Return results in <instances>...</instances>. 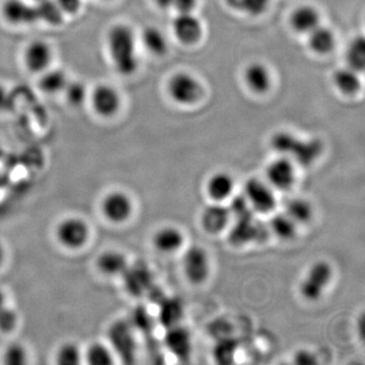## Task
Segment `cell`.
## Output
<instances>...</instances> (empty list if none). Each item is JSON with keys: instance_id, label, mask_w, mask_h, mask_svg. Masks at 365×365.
<instances>
[{"instance_id": "6da1fadb", "label": "cell", "mask_w": 365, "mask_h": 365, "mask_svg": "<svg viewBox=\"0 0 365 365\" xmlns=\"http://www.w3.org/2000/svg\"><path fill=\"white\" fill-rule=\"evenodd\" d=\"M110 59L118 74L131 76L139 68L137 53V36L133 29L126 24L112 26L106 37Z\"/></svg>"}, {"instance_id": "7a4b0ae2", "label": "cell", "mask_w": 365, "mask_h": 365, "mask_svg": "<svg viewBox=\"0 0 365 365\" xmlns=\"http://www.w3.org/2000/svg\"><path fill=\"white\" fill-rule=\"evenodd\" d=\"M270 145L280 157L289 158L294 165L311 167L321 158L324 145L319 139H302L287 131H279L271 137Z\"/></svg>"}, {"instance_id": "3957f363", "label": "cell", "mask_w": 365, "mask_h": 365, "mask_svg": "<svg viewBox=\"0 0 365 365\" xmlns=\"http://www.w3.org/2000/svg\"><path fill=\"white\" fill-rule=\"evenodd\" d=\"M333 278V268L327 261H318L309 267L300 283L299 294L307 302H318Z\"/></svg>"}, {"instance_id": "277c9868", "label": "cell", "mask_w": 365, "mask_h": 365, "mask_svg": "<svg viewBox=\"0 0 365 365\" xmlns=\"http://www.w3.org/2000/svg\"><path fill=\"white\" fill-rule=\"evenodd\" d=\"M168 93L177 104L193 105L202 97L203 86L192 74L178 72L168 83Z\"/></svg>"}, {"instance_id": "5b68a950", "label": "cell", "mask_w": 365, "mask_h": 365, "mask_svg": "<svg viewBox=\"0 0 365 365\" xmlns=\"http://www.w3.org/2000/svg\"><path fill=\"white\" fill-rule=\"evenodd\" d=\"M57 241L68 250L83 248L91 237V228L83 218L71 216L58 223L55 230Z\"/></svg>"}, {"instance_id": "8992f818", "label": "cell", "mask_w": 365, "mask_h": 365, "mask_svg": "<svg viewBox=\"0 0 365 365\" xmlns=\"http://www.w3.org/2000/svg\"><path fill=\"white\" fill-rule=\"evenodd\" d=\"M273 190L268 182L251 178L245 185L244 196L254 212L268 215L277 205V199Z\"/></svg>"}, {"instance_id": "52a82bcc", "label": "cell", "mask_w": 365, "mask_h": 365, "mask_svg": "<svg viewBox=\"0 0 365 365\" xmlns=\"http://www.w3.org/2000/svg\"><path fill=\"white\" fill-rule=\"evenodd\" d=\"M133 201L128 194L122 191H112L103 198L101 211L108 222L121 225L126 222L133 213Z\"/></svg>"}, {"instance_id": "ba28073f", "label": "cell", "mask_w": 365, "mask_h": 365, "mask_svg": "<svg viewBox=\"0 0 365 365\" xmlns=\"http://www.w3.org/2000/svg\"><path fill=\"white\" fill-rule=\"evenodd\" d=\"M182 271L189 282L201 284L207 279L210 273V261L207 252L198 246L187 250L182 257Z\"/></svg>"}, {"instance_id": "9c48e42d", "label": "cell", "mask_w": 365, "mask_h": 365, "mask_svg": "<svg viewBox=\"0 0 365 365\" xmlns=\"http://www.w3.org/2000/svg\"><path fill=\"white\" fill-rule=\"evenodd\" d=\"M91 103L96 114L103 118H112L119 112L122 98L119 91L108 83H100L91 93Z\"/></svg>"}, {"instance_id": "30bf717a", "label": "cell", "mask_w": 365, "mask_h": 365, "mask_svg": "<svg viewBox=\"0 0 365 365\" xmlns=\"http://www.w3.org/2000/svg\"><path fill=\"white\" fill-rule=\"evenodd\" d=\"M1 16L13 26H30L38 23L37 9L30 0H4Z\"/></svg>"}, {"instance_id": "8fae6325", "label": "cell", "mask_w": 365, "mask_h": 365, "mask_svg": "<svg viewBox=\"0 0 365 365\" xmlns=\"http://www.w3.org/2000/svg\"><path fill=\"white\" fill-rule=\"evenodd\" d=\"M266 180L273 189L287 191L297 181L295 165L289 158L280 157L269 163L266 169Z\"/></svg>"}, {"instance_id": "7c38bea8", "label": "cell", "mask_w": 365, "mask_h": 365, "mask_svg": "<svg viewBox=\"0 0 365 365\" xmlns=\"http://www.w3.org/2000/svg\"><path fill=\"white\" fill-rule=\"evenodd\" d=\"M54 53L51 45L45 40H34L24 51V63L33 73H42L51 66Z\"/></svg>"}, {"instance_id": "4fadbf2b", "label": "cell", "mask_w": 365, "mask_h": 365, "mask_svg": "<svg viewBox=\"0 0 365 365\" xmlns=\"http://www.w3.org/2000/svg\"><path fill=\"white\" fill-rule=\"evenodd\" d=\"M235 220L230 232V242L235 246H244L251 242L262 241L265 237V227L256 222L254 215L235 218Z\"/></svg>"}, {"instance_id": "5bb4252c", "label": "cell", "mask_w": 365, "mask_h": 365, "mask_svg": "<svg viewBox=\"0 0 365 365\" xmlns=\"http://www.w3.org/2000/svg\"><path fill=\"white\" fill-rule=\"evenodd\" d=\"M173 32L178 41L185 45H193L202 37V24L193 14H178L172 24Z\"/></svg>"}, {"instance_id": "9a60e30c", "label": "cell", "mask_w": 365, "mask_h": 365, "mask_svg": "<svg viewBox=\"0 0 365 365\" xmlns=\"http://www.w3.org/2000/svg\"><path fill=\"white\" fill-rule=\"evenodd\" d=\"M125 287L134 297H143L148 294L153 285V273L145 265L128 266L123 273Z\"/></svg>"}, {"instance_id": "2e32d148", "label": "cell", "mask_w": 365, "mask_h": 365, "mask_svg": "<svg viewBox=\"0 0 365 365\" xmlns=\"http://www.w3.org/2000/svg\"><path fill=\"white\" fill-rule=\"evenodd\" d=\"M232 220L230 208L222 203L213 202L201 213V227L209 235L222 232Z\"/></svg>"}, {"instance_id": "e0dca14e", "label": "cell", "mask_w": 365, "mask_h": 365, "mask_svg": "<svg viewBox=\"0 0 365 365\" xmlns=\"http://www.w3.org/2000/svg\"><path fill=\"white\" fill-rule=\"evenodd\" d=\"M165 344L168 350L180 360H187L191 355L192 339L185 327L176 325L167 329Z\"/></svg>"}, {"instance_id": "ac0fdd59", "label": "cell", "mask_w": 365, "mask_h": 365, "mask_svg": "<svg viewBox=\"0 0 365 365\" xmlns=\"http://www.w3.org/2000/svg\"><path fill=\"white\" fill-rule=\"evenodd\" d=\"M184 235L179 228L163 227L158 230L153 237V245L160 253H176L184 245Z\"/></svg>"}, {"instance_id": "d6986e66", "label": "cell", "mask_w": 365, "mask_h": 365, "mask_svg": "<svg viewBox=\"0 0 365 365\" xmlns=\"http://www.w3.org/2000/svg\"><path fill=\"white\" fill-rule=\"evenodd\" d=\"M235 182L230 175L218 172L209 178L206 182V193L213 202L222 203L232 196Z\"/></svg>"}, {"instance_id": "ffe728a7", "label": "cell", "mask_w": 365, "mask_h": 365, "mask_svg": "<svg viewBox=\"0 0 365 365\" xmlns=\"http://www.w3.org/2000/svg\"><path fill=\"white\" fill-rule=\"evenodd\" d=\"M96 264H97L98 270L109 277L123 275L129 266L126 256L122 252L116 251V250H108V251L103 252L98 257Z\"/></svg>"}, {"instance_id": "44dd1931", "label": "cell", "mask_w": 365, "mask_h": 365, "mask_svg": "<svg viewBox=\"0 0 365 365\" xmlns=\"http://www.w3.org/2000/svg\"><path fill=\"white\" fill-rule=\"evenodd\" d=\"M244 78L250 90L256 93H266L272 83L270 71L260 62L249 64L245 69Z\"/></svg>"}, {"instance_id": "7402d4cb", "label": "cell", "mask_w": 365, "mask_h": 365, "mask_svg": "<svg viewBox=\"0 0 365 365\" xmlns=\"http://www.w3.org/2000/svg\"><path fill=\"white\" fill-rule=\"evenodd\" d=\"M290 25L295 32L307 35L321 25V16L314 7L302 6L297 7L290 16Z\"/></svg>"}, {"instance_id": "603a6c76", "label": "cell", "mask_w": 365, "mask_h": 365, "mask_svg": "<svg viewBox=\"0 0 365 365\" xmlns=\"http://www.w3.org/2000/svg\"><path fill=\"white\" fill-rule=\"evenodd\" d=\"M68 81L69 78L66 71L59 68H49L41 73L40 91L47 95L63 93Z\"/></svg>"}, {"instance_id": "cb8c5ba5", "label": "cell", "mask_w": 365, "mask_h": 365, "mask_svg": "<svg viewBox=\"0 0 365 365\" xmlns=\"http://www.w3.org/2000/svg\"><path fill=\"white\" fill-rule=\"evenodd\" d=\"M307 35L309 48L317 54L325 55L333 51L336 40L330 29L319 25Z\"/></svg>"}, {"instance_id": "d4e9b609", "label": "cell", "mask_w": 365, "mask_h": 365, "mask_svg": "<svg viewBox=\"0 0 365 365\" xmlns=\"http://www.w3.org/2000/svg\"><path fill=\"white\" fill-rule=\"evenodd\" d=\"M184 314V307L181 300L178 299H168L163 297L160 302V312H158V319L162 326L165 328L179 325Z\"/></svg>"}, {"instance_id": "484cf974", "label": "cell", "mask_w": 365, "mask_h": 365, "mask_svg": "<svg viewBox=\"0 0 365 365\" xmlns=\"http://www.w3.org/2000/svg\"><path fill=\"white\" fill-rule=\"evenodd\" d=\"M333 81L336 88L344 95H354L361 88L359 72L348 66L336 71L333 76Z\"/></svg>"}, {"instance_id": "4316f807", "label": "cell", "mask_w": 365, "mask_h": 365, "mask_svg": "<svg viewBox=\"0 0 365 365\" xmlns=\"http://www.w3.org/2000/svg\"><path fill=\"white\" fill-rule=\"evenodd\" d=\"M140 41L144 48L155 56H162L168 51L167 38L157 26H145L141 32Z\"/></svg>"}, {"instance_id": "83f0119b", "label": "cell", "mask_w": 365, "mask_h": 365, "mask_svg": "<svg viewBox=\"0 0 365 365\" xmlns=\"http://www.w3.org/2000/svg\"><path fill=\"white\" fill-rule=\"evenodd\" d=\"M270 230L278 239L292 241L297 235V225L287 213H278L271 218Z\"/></svg>"}, {"instance_id": "f1b7e54d", "label": "cell", "mask_w": 365, "mask_h": 365, "mask_svg": "<svg viewBox=\"0 0 365 365\" xmlns=\"http://www.w3.org/2000/svg\"><path fill=\"white\" fill-rule=\"evenodd\" d=\"M38 20L49 26H60L64 21V14L57 6L55 0H40L36 2Z\"/></svg>"}, {"instance_id": "f546056e", "label": "cell", "mask_w": 365, "mask_h": 365, "mask_svg": "<svg viewBox=\"0 0 365 365\" xmlns=\"http://www.w3.org/2000/svg\"><path fill=\"white\" fill-rule=\"evenodd\" d=\"M285 213L297 225H306L311 222L314 216V208L306 199L294 198L287 203Z\"/></svg>"}, {"instance_id": "4dcf8cb0", "label": "cell", "mask_w": 365, "mask_h": 365, "mask_svg": "<svg viewBox=\"0 0 365 365\" xmlns=\"http://www.w3.org/2000/svg\"><path fill=\"white\" fill-rule=\"evenodd\" d=\"M346 61L347 66L359 73L365 66V41L362 36L355 38L348 46L346 51Z\"/></svg>"}, {"instance_id": "1f68e13d", "label": "cell", "mask_w": 365, "mask_h": 365, "mask_svg": "<svg viewBox=\"0 0 365 365\" xmlns=\"http://www.w3.org/2000/svg\"><path fill=\"white\" fill-rule=\"evenodd\" d=\"M85 359L90 365H111L114 364L113 353L102 343H93L86 350Z\"/></svg>"}, {"instance_id": "d6a6232c", "label": "cell", "mask_w": 365, "mask_h": 365, "mask_svg": "<svg viewBox=\"0 0 365 365\" xmlns=\"http://www.w3.org/2000/svg\"><path fill=\"white\" fill-rule=\"evenodd\" d=\"M67 103L72 107H81L90 98L88 88L83 81H69L63 91Z\"/></svg>"}, {"instance_id": "836d02e7", "label": "cell", "mask_w": 365, "mask_h": 365, "mask_svg": "<svg viewBox=\"0 0 365 365\" xmlns=\"http://www.w3.org/2000/svg\"><path fill=\"white\" fill-rule=\"evenodd\" d=\"M83 353L76 343H64L56 352V364L59 365H78L81 364Z\"/></svg>"}, {"instance_id": "e575fe53", "label": "cell", "mask_w": 365, "mask_h": 365, "mask_svg": "<svg viewBox=\"0 0 365 365\" xmlns=\"http://www.w3.org/2000/svg\"><path fill=\"white\" fill-rule=\"evenodd\" d=\"M4 364L6 365H24L28 364V352L21 344H11L4 350Z\"/></svg>"}, {"instance_id": "d590c367", "label": "cell", "mask_w": 365, "mask_h": 365, "mask_svg": "<svg viewBox=\"0 0 365 365\" xmlns=\"http://www.w3.org/2000/svg\"><path fill=\"white\" fill-rule=\"evenodd\" d=\"M18 323V317L13 309L4 307L0 309V331L1 332H11L16 328Z\"/></svg>"}, {"instance_id": "8d00e7d4", "label": "cell", "mask_w": 365, "mask_h": 365, "mask_svg": "<svg viewBox=\"0 0 365 365\" xmlns=\"http://www.w3.org/2000/svg\"><path fill=\"white\" fill-rule=\"evenodd\" d=\"M270 0H242V11L251 16H260L268 9Z\"/></svg>"}, {"instance_id": "74e56055", "label": "cell", "mask_w": 365, "mask_h": 365, "mask_svg": "<svg viewBox=\"0 0 365 365\" xmlns=\"http://www.w3.org/2000/svg\"><path fill=\"white\" fill-rule=\"evenodd\" d=\"M64 16H74L83 7V0H55Z\"/></svg>"}, {"instance_id": "f35d334b", "label": "cell", "mask_w": 365, "mask_h": 365, "mask_svg": "<svg viewBox=\"0 0 365 365\" xmlns=\"http://www.w3.org/2000/svg\"><path fill=\"white\" fill-rule=\"evenodd\" d=\"M14 107V98L9 90L4 86H0V112L11 111Z\"/></svg>"}, {"instance_id": "ab89813d", "label": "cell", "mask_w": 365, "mask_h": 365, "mask_svg": "<svg viewBox=\"0 0 365 365\" xmlns=\"http://www.w3.org/2000/svg\"><path fill=\"white\" fill-rule=\"evenodd\" d=\"M198 0H174L173 7L179 14L193 13L194 9L197 6Z\"/></svg>"}, {"instance_id": "60d3db41", "label": "cell", "mask_w": 365, "mask_h": 365, "mask_svg": "<svg viewBox=\"0 0 365 365\" xmlns=\"http://www.w3.org/2000/svg\"><path fill=\"white\" fill-rule=\"evenodd\" d=\"M294 362L299 365H313L317 364L316 356L307 350H299L295 353Z\"/></svg>"}, {"instance_id": "b9f144b4", "label": "cell", "mask_w": 365, "mask_h": 365, "mask_svg": "<svg viewBox=\"0 0 365 365\" xmlns=\"http://www.w3.org/2000/svg\"><path fill=\"white\" fill-rule=\"evenodd\" d=\"M225 1L230 9L242 11V0H225Z\"/></svg>"}, {"instance_id": "7bdbcfd3", "label": "cell", "mask_w": 365, "mask_h": 365, "mask_svg": "<svg viewBox=\"0 0 365 365\" xmlns=\"http://www.w3.org/2000/svg\"><path fill=\"white\" fill-rule=\"evenodd\" d=\"M153 1L162 9H169L173 7V4H174V0H153Z\"/></svg>"}, {"instance_id": "ee69618b", "label": "cell", "mask_w": 365, "mask_h": 365, "mask_svg": "<svg viewBox=\"0 0 365 365\" xmlns=\"http://www.w3.org/2000/svg\"><path fill=\"white\" fill-rule=\"evenodd\" d=\"M4 258H6V250H4V246L0 242V266L4 263Z\"/></svg>"}, {"instance_id": "f6af8a7d", "label": "cell", "mask_w": 365, "mask_h": 365, "mask_svg": "<svg viewBox=\"0 0 365 365\" xmlns=\"http://www.w3.org/2000/svg\"><path fill=\"white\" fill-rule=\"evenodd\" d=\"M4 307H6V297H4V294L0 292V309H2Z\"/></svg>"}, {"instance_id": "bcb514c9", "label": "cell", "mask_w": 365, "mask_h": 365, "mask_svg": "<svg viewBox=\"0 0 365 365\" xmlns=\"http://www.w3.org/2000/svg\"><path fill=\"white\" fill-rule=\"evenodd\" d=\"M4 155V150H2L1 145H0V158Z\"/></svg>"}, {"instance_id": "7dc6e473", "label": "cell", "mask_w": 365, "mask_h": 365, "mask_svg": "<svg viewBox=\"0 0 365 365\" xmlns=\"http://www.w3.org/2000/svg\"><path fill=\"white\" fill-rule=\"evenodd\" d=\"M30 1L34 2V4H36V2L40 1V0H30Z\"/></svg>"}, {"instance_id": "c3c4849f", "label": "cell", "mask_w": 365, "mask_h": 365, "mask_svg": "<svg viewBox=\"0 0 365 365\" xmlns=\"http://www.w3.org/2000/svg\"><path fill=\"white\" fill-rule=\"evenodd\" d=\"M104 1H109V0H104Z\"/></svg>"}]
</instances>
